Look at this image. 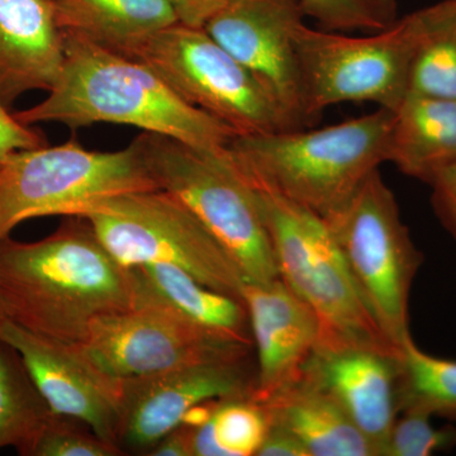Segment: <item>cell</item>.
<instances>
[{"label": "cell", "instance_id": "cell-1", "mask_svg": "<svg viewBox=\"0 0 456 456\" xmlns=\"http://www.w3.org/2000/svg\"><path fill=\"white\" fill-rule=\"evenodd\" d=\"M134 305L131 269L80 216L40 241L0 240V307L35 334L79 345L95 318Z\"/></svg>", "mask_w": 456, "mask_h": 456}, {"label": "cell", "instance_id": "cell-2", "mask_svg": "<svg viewBox=\"0 0 456 456\" xmlns=\"http://www.w3.org/2000/svg\"><path fill=\"white\" fill-rule=\"evenodd\" d=\"M64 35V33H62ZM65 61L49 97L14 114L27 126L59 122L132 126L202 151L224 155L237 132L191 106L149 66L77 36L64 35Z\"/></svg>", "mask_w": 456, "mask_h": 456}, {"label": "cell", "instance_id": "cell-3", "mask_svg": "<svg viewBox=\"0 0 456 456\" xmlns=\"http://www.w3.org/2000/svg\"><path fill=\"white\" fill-rule=\"evenodd\" d=\"M393 117L379 108L317 130L237 134L228 155L251 187L329 220L388 161Z\"/></svg>", "mask_w": 456, "mask_h": 456}, {"label": "cell", "instance_id": "cell-4", "mask_svg": "<svg viewBox=\"0 0 456 456\" xmlns=\"http://www.w3.org/2000/svg\"><path fill=\"white\" fill-rule=\"evenodd\" d=\"M255 191L279 277L320 323L316 347H368L397 354L371 316L326 222L277 194Z\"/></svg>", "mask_w": 456, "mask_h": 456}, {"label": "cell", "instance_id": "cell-5", "mask_svg": "<svg viewBox=\"0 0 456 456\" xmlns=\"http://www.w3.org/2000/svg\"><path fill=\"white\" fill-rule=\"evenodd\" d=\"M156 184L182 200L224 246L248 283L279 277L256 191L228 155L142 132L136 139Z\"/></svg>", "mask_w": 456, "mask_h": 456}, {"label": "cell", "instance_id": "cell-6", "mask_svg": "<svg viewBox=\"0 0 456 456\" xmlns=\"http://www.w3.org/2000/svg\"><path fill=\"white\" fill-rule=\"evenodd\" d=\"M77 216L123 265L167 264L242 301L246 281L236 261L182 200L163 189L106 198Z\"/></svg>", "mask_w": 456, "mask_h": 456}, {"label": "cell", "instance_id": "cell-7", "mask_svg": "<svg viewBox=\"0 0 456 456\" xmlns=\"http://www.w3.org/2000/svg\"><path fill=\"white\" fill-rule=\"evenodd\" d=\"M160 189L134 139L118 151L98 152L75 141L20 150L0 164V240L18 224L77 216L106 198Z\"/></svg>", "mask_w": 456, "mask_h": 456}, {"label": "cell", "instance_id": "cell-8", "mask_svg": "<svg viewBox=\"0 0 456 456\" xmlns=\"http://www.w3.org/2000/svg\"><path fill=\"white\" fill-rule=\"evenodd\" d=\"M425 31V8L365 37L302 23L294 44L308 121L344 102H373L395 112L407 95L411 65Z\"/></svg>", "mask_w": 456, "mask_h": 456}, {"label": "cell", "instance_id": "cell-9", "mask_svg": "<svg viewBox=\"0 0 456 456\" xmlns=\"http://www.w3.org/2000/svg\"><path fill=\"white\" fill-rule=\"evenodd\" d=\"M326 222L380 331L395 349L411 338L410 294L424 257L379 169Z\"/></svg>", "mask_w": 456, "mask_h": 456}, {"label": "cell", "instance_id": "cell-10", "mask_svg": "<svg viewBox=\"0 0 456 456\" xmlns=\"http://www.w3.org/2000/svg\"><path fill=\"white\" fill-rule=\"evenodd\" d=\"M122 55L149 66L183 101L237 134L292 131L268 90L206 28L175 23Z\"/></svg>", "mask_w": 456, "mask_h": 456}, {"label": "cell", "instance_id": "cell-11", "mask_svg": "<svg viewBox=\"0 0 456 456\" xmlns=\"http://www.w3.org/2000/svg\"><path fill=\"white\" fill-rule=\"evenodd\" d=\"M77 346L98 368L119 380L200 362L248 358L254 347L155 305H134L95 318Z\"/></svg>", "mask_w": 456, "mask_h": 456}, {"label": "cell", "instance_id": "cell-12", "mask_svg": "<svg viewBox=\"0 0 456 456\" xmlns=\"http://www.w3.org/2000/svg\"><path fill=\"white\" fill-rule=\"evenodd\" d=\"M301 0H232L204 28L274 98L292 130L310 125L294 35Z\"/></svg>", "mask_w": 456, "mask_h": 456}, {"label": "cell", "instance_id": "cell-13", "mask_svg": "<svg viewBox=\"0 0 456 456\" xmlns=\"http://www.w3.org/2000/svg\"><path fill=\"white\" fill-rule=\"evenodd\" d=\"M256 369L248 358L200 362L122 380L119 448L149 454L182 425L191 407L212 399L251 397Z\"/></svg>", "mask_w": 456, "mask_h": 456}, {"label": "cell", "instance_id": "cell-14", "mask_svg": "<svg viewBox=\"0 0 456 456\" xmlns=\"http://www.w3.org/2000/svg\"><path fill=\"white\" fill-rule=\"evenodd\" d=\"M0 340L17 351L53 413L83 422L118 446L122 380L98 368L77 345L35 334L4 316Z\"/></svg>", "mask_w": 456, "mask_h": 456}, {"label": "cell", "instance_id": "cell-15", "mask_svg": "<svg viewBox=\"0 0 456 456\" xmlns=\"http://www.w3.org/2000/svg\"><path fill=\"white\" fill-rule=\"evenodd\" d=\"M302 374L320 387L384 456L397 419V354L368 347H316Z\"/></svg>", "mask_w": 456, "mask_h": 456}, {"label": "cell", "instance_id": "cell-16", "mask_svg": "<svg viewBox=\"0 0 456 456\" xmlns=\"http://www.w3.org/2000/svg\"><path fill=\"white\" fill-rule=\"evenodd\" d=\"M257 353L253 399L257 403L301 377L316 349L320 323L314 311L281 281L242 288Z\"/></svg>", "mask_w": 456, "mask_h": 456}, {"label": "cell", "instance_id": "cell-17", "mask_svg": "<svg viewBox=\"0 0 456 456\" xmlns=\"http://www.w3.org/2000/svg\"><path fill=\"white\" fill-rule=\"evenodd\" d=\"M64 35L50 0H0V103L8 110L31 90L55 86Z\"/></svg>", "mask_w": 456, "mask_h": 456}, {"label": "cell", "instance_id": "cell-18", "mask_svg": "<svg viewBox=\"0 0 456 456\" xmlns=\"http://www.w3.org/2000/svg\"><path fill=\"white\" fill-rule=\"evenodd\" d=\"M134 305H155L208 331L254 346L245 303L167 264L128 266Z\"/></svg>", "mask_w": 456, "mask_h": 456}, {"label": "cell", "instance_id": "cell-19", "mask_svg": "<svg viewBox=\"0 0 456 456\" xmlns=\"http://www.w3.org/2000/svg\"><path fill=\"white\" fill-rule=\"evenodd\" d=\"M260 404L269 425L289 432L308 456H375L334 399L303 374Z\"/></svg>", "mask_w": 456, "mask_h": 456}, {"label": "cell", "instance_id": "cell-20", "mask_svg": "<svg viewBox=\"0 0 456 456\" xmlns=\"http://www.w3.org/2000/svg\"><path fill=\"white\" fill-rule=\"evenodd\" d=\"M388 161L430 184L456 163V101L407 93L395 110Z\"/></svg>", "mask_w": 456, "mask_h": 456}, {"label": "cell", "instance_id": "cell-21", "mask_svg": "<svg viewBox=\"0 0 456 456\" xmlns=\"http://www.w3.org/2000/svg\"><path fill=\"white\" fill-rule=\"evenodd\" d=\"M57 26L77 36L125 53L149 36L178 22L167 0H50Z\"/></svg>", "mask_w": 456, "mask_h": 456}, {"label": "cell", "instance_id": "cell-22", "mask_svg": "<svg viewBox=\"0 0 456 456\" xmlns=\"http://www.w3.org/2000/svg\"><path fill=\"white\" fill-rule=\"evenodd\" d=\"M51 415L17 351L0 340V449L28 456Z\"/></svg>", "mask_w": 456, "mask_h": 456}, {"label": "cell", "instance_id": "cell-23", "mask_svg": "<svg viewBox=\"0 0 456 456\" xmlns=\"http://www.w3.org/2000/svg\"><path fill=\"white\" fill-rule=\"evenodd\" d=\"M399 413L446 417L456 413V362L419 349L412 336L397 353Z\"/></svg>", "mask_w": 456, "mask_h": 456}, {"label": "cell", "instance_id": "cell-24", "mask_svg": "<svg viewBox=\"0 0 456 456\" xmlns=\"http://www.w3.org/2000/svg\"><path fill=\"white\" fill-rule=\"evenodd\" d=\"M426 9V31L411 65L408 92L456 101V0Z\"/></svg>", "mask_w": 456, "mask_h": 456}, {"label": "cell", "instance_id": "cell-25", "mask_svg": "<svg viewBox=\"0 0 456 456\" xmlns=\"http://www.w3.org/2000/svg\"><path fill=\"white\" fill-rule=\"evenodd\" d=\"M268 428L265 411L253 398L221 399L207 424L191 428V452L193 456L256 455Z\"/></svg>", "mask_w": 456, "mask_h": 456}, {"label": "cell", "instance_id": "cell-26", "mask_svg": "<svg viewBox=\"0 0 456 456\" xmlns=\"http://www.w3.org/2000/svg\"><path fill=\"white\" fill-rule=\"evenodd\" d=\"M305 17L330 32L384 31L397 20L395 0H301Z\"/></svg>", "mask_w": 456, "mask_h": 456}, {"label": "cell", "instance_id": "cell-27", "mask_svg": "<svg viewBox=\"0 0 456 456\" xmlns=\"http://www.w3.org/2000/svg\"><path fill=\"white\" fill-rule=\"evenodd\" d=\"M123 452L112 443L101 439L88 426L70 417L53 413L28 456H118Z\"/></svg>", "mask_w": 456, "mask_h": 456}, {"label": "cell", "instance_id": "cell-28", "mask_svg": "<svg viewBox=\"0 0 456 456\" xmlns=\"http://www.w3.org/2000/svg\"><path fill=\"white\" fill-rule=\"evenodd\" d=\"M431 416L419 412L402 413L395 419L384 456H430L456 445L454 428H436Z\"/></svg>", "mask_w": 456, "mask_h": 456}, {"label": "cell", "instance_id": "cell-29", "mask_svg": "<svg viewBox=\"0 0 456 456\" xmlns=\"http://www.w3.org/2000/svg\"><path fill=\"white\" fill-rule=\"evenodd\" d=\"M42 146H46V140L40 132L18 121L16 116L9 113L8 108L0 103V164L12 152Z\"/></svg>", "mask_w": 456, "mask_h": 456}, {"label": "cell", "instance_id": "cell-30", "mask_svg": "<svg viewBox=\"0 0 456 456\" xmlns=\"http://www.w3.org/2000/svg\"><path fill=\"white\" fill-rule=\"evenodd\" d=\"M430 185L434 211L443 226L456 239V163L441 170Z\"/></svg>", "mask_w": 456, "mask_h": 456}, {"label": "cell", "instance_id": "cell-31", "mask_svg": "<svg viewBox=\"0 0 456 456\" xmlns=\"http://www.w3.org/2000/svg\"><path fill=\"white\" fill-rule=\"evenodd\" d=\"M178 22L196 28H204L213 17L227 7L232 0H167Z\"/></svg>", "mask_w": 456, "mask_h": 456}, {"label": "cell", "instance_id": "cell-32", "mask_svg": "<svg viewBox=\"0 0 456 456\" xmlns=\"http://www.w3.org/2000/svg\"><path fill=\"white\" fill-rule=\"evenodd\" d=\"M257 456H308L301 444L289 432L269 425L265 439L256 452Z\"/></svg>", "mask_w": 456, "mask_h": 456}, {"label": "cell", "instance_id": "cell-33", "mask_svg": "<svg viewBox=\"0 0 456 456\" xmlns=\"http://www.w3.org/2000/svg\"><path fill=\"white\" fill-rule=\"evenodd\" d=\"M152 456H193L191 452V428L180 425L175 430L165 435L163 439L150 450Z\"/></svg>", "mask_w": 456, "mask_h": 456}, {"label": "cell", "instance_id": "cell-34", "mask_svg": "<svg viewBox=\"0 0 456 456\" xmlns=\"http://www.w3.org/2000/svg\"><path fill=\"white\" fill-rule=\"evenodd\" d=\"M448 419H452V421L456 422V413H454V415L449 416Z\"/></svg>", "mask_w": 456, "mask_h": 456}, {"label": "cell", "instance_id": "cell-35", "mask_svg": "<svg viewBox=\"0 0 456 456\" xmlns=\"http://www.w3.org/2000/svg\"><path fill=\"white\" fill-rule=\"evenodd\" d=\"M3 316H4V314H3L2 307H0V317H3Z\"/></svg>", "mask_w": 456, "mask_h": 456}]
</instances>
